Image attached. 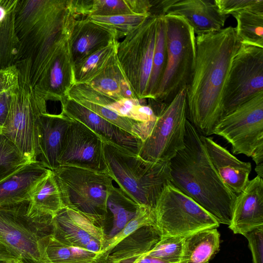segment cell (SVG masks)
<instances>
[{
  "instance_id": "6da1fadb",
  "label": "cell",
  "mask_w": 263,
  "mask_h": 263,
  "mask_svg": "<svg viewBox=\"0 0 263 263\" xmlns=\"http://www.w3.org/2000/svg\"><path fill=\"white\" fill-rule=\"evenodd\" d=\"M196 42L195 65L186 87L187 116L199 134L208 137L221 118L226 82L241 43L232 26L197 35Z\"/></svg>"
},
{
  "instance_id": "7a4b0ae2",
  "label": "cell",
  "mask_w": 263,
  "mask_h": 263,
  "mask_svg": "<svg viewBox=\"0 0 263 263\" xmlns=\"http://www.w3.org/2000/svg\"><path fill=\"white\" fill-rule=\"evenodd\" d=\"M76 19L68 0L17 1L15 27L20 49L16 62L29 68L32 87L68 40Z\"/></svg>"
},
{
  "instance_id": "3957f363",
  "label": "cell",
  "mask_w": 263,
  "mask_h": 263,
  "mask_svg": "<svg viewBox=\"0 0 263 263\" xmlns=\"http://www.w3.org/2000/svg\"><path fill=\"white\" fill-rule=\"evenodd\" d=\"M170 183L219 224L231 222L237 195L222 181L208 156L201 134L188 119L184 146L170 161Z\"/></svg>"
},
{
  "instance_id": "277c9868",
  "label": "cell",
  "mask_w": 263,
  "mask_h": 263,
  "mask_svg": "<svg viewBox=\"0 0 263 263\" xmlns=\"http://www.w3.org/2000/svg\"><path fill=\"white\" fill-rule=\"evenodd\" d=\"M103 144L107 172L119 187L138 204L154 208L170 182V161H146L109 142Z\"/></svg>"
},
{
  "instance_id": "5b68a950",
  "label": "cell",
  "mask_w": 263,
  "mask_h": 263,
  "mask_svg": "<svg viewBox=\"0 0 263 263\" xmlns=\"http://www.w3.org/2000/svg\"><path fill=\"white\" fill-rule=\"evenodd\" d=\"M18 71V84L12 92L9 113L1 133L29 161L38 160L39 120L47 111L46 101L31 85L29 71L23 62L14 64Z\"/></svg>"
},
{
  "instance_id": "8992f818",
  "label": "cell",
  "mask_w": 263,
  "mask_h": 263,
  "mask_svg": "<svg viewBox=\"0 0 263 263\" xmlns=\"http://www.w3.org/2000/svg\"><path fill=\"white\" fill-rule=\"evenodd\" d=\"M164 18L167 60L154 100L167 105L191 81L195 65L196 42L193 28L183 16L165 14Z\"/></svg>"
},
{
  "instance_id": "52a82bcc",
  "label": "cell",
  "mask_w": 263,
  "mask_h": 263,
  "mask_svg": "<svg viewBox=\"0 0 263 263\" xmlns=\"http://www.w3.org/2000/svg\"><path fill=\"white\" fill-rule=\"evenodd\" d=\"M52 171L64 208L105 220L107 198L114 187L108 172L71 166Z\"/></svg>"
},
{
  "instance_id": "ba28073f",
  "label": "cell",
  "mask_w": 263,
  "mask_h": 263,
  "mask_svg": "<svg viewBox=\"0 0 263 263\" xmlns=\"http://www.w3.org/2000/svg\"><path fill=\"white\" fill-rule=\"evenodd\" d=\"M153 210L154 228L161 237H185L220 225L196 201L170 182L162 190Z\"/></svg>"
},
{
  "instance_id": "9c48e42d",
  "label": "cell",
  "mask_w": 263,
  "mask_h": 263,
  "mask_svg": "<svg viewBox=\"0 0 263 263\" xmlns=\"http://www.w3.org/2000/svg\"><path fill=\"white\" fill-rule=\"evenodd\" d=\"M53 217L30 209V199L0 206L2 242L21 257L40 259V239L52 231Z\"/></svg>"
},
{
  "instance_id": "30bf717a",
  "label": "cell",
  "mask_w": 263,
  "mask_h": 263,
  "mask_svg": "<svg viewBox=\"0 0 263 263\" xmlns=\"http://www.w3.org/2000/svg\"><path fill=\"white\" fill-rule=\"evenodd\" d=\"M158 15L151 14L145 21L118 43L116 57L138 100L147 99L157 35Z\"/></svg>"
},
{
  "instance_id": "8fae6325",
  "label": "cell",
  "mask_w": 263,
  "mask_h": 263,
  "mask_svg": "<svg viewBox=\"0 0 263 263\" xmlns=\"http://www.w3.org/2000/svg\"><path fill=\"white\" fill-rule=\"evenodd\" d=\"M187 119L186 88L182 89L158 115L138 155L151 162H168L184 146Z\"/></svg>"
},
{
  "instance_id": "7c38bea8",
  "label": "cell",
  "mask_w": 263,
  "mask_h": 263,
  "mask_svg": "<svg viewBox=\"0 0 263 263\" xmlns=\"http://www.w3.org/2000/svg\"><path fill=\"white\" fill-rule=\"evenodd\" d=\"M262 92L263 48L241 44L226 82L221 118Z\"/></svg>"
},
{
  "instance_id": "4fadbf2b",
  "label": "cell",
  "mask_w": 263,
  "mask_h": 263,
  "mask_svg": "<svg viewBox=\"0 0 263 263\" xmlns=\"http://www.w3.org/2000/svg\"><path fill=\"white\" fill-rule=\"evenodd\" d=\"M213 134L226 140L234 154L251 157L263 146V92L222 118Z\"/></svg>"
},
{
  "instance_id": "5bb4252c",
  "label": "cell",
  "mask_w": 263,
  "mask_h": 263,
  "mask_svg": "<svg viewBox=\"0 0 263 263\" xmlns=\"http://www.w3.org/2000/svg\"><path fill=\"white\" fill-rule=\"evenodd\" d=\"M71 120L58 160L59 166L107 172L102 138L84 124Z\"/></svg>"
},
{
  "instance_id": "9a60e30c",
  "label": "cell",
  "mask_w": 263,
  "mask_h": 263,
  "mask_svg": "<svg viewBox=\"0 0 263 263\" xmlns=\"http://www.w3.org/2000/svg\"><path fill=\"white\" fill-rule=\"evenodd\" d=\"M104 221L65 208L53 217L51 232L73 246L100 253L108 239Z\"/></svg>"
},
{
  "instance_id": "2e32d148",
  "label": "cell",
  "mask_w": 263,
  "mask_h": 263,
  "mask_svg": "<svg viewBox=\"0 0 263 263\" xmlns=\"http://www.w3.org/2000/svg\"><path fill=\"white\" fill-rule=\"evenodd\" d=\"M151 12L155 15L176 14L183 16L197 35L219 31L228 15L220 12L214 1H153Z\"/></svg>"
},
{
  "instance_id": "e0dca14e",
  "label": "cell",
  "mask_w": 263,
  "mask_h": 263,
  "mask_svg": "<svg viewBox=\"0 0 263 263\" xmlns=\"http://www.w3.org/2000/svg\"><path fill=\"white\" fill-rule=\"evenodd\" d=\"M62 113L79 121L103 140L138 155L142 141L137 136L109 122L68 96L61 101Z\"/></svg>"
},
{
  "instance_id": "ac0fdd59",
  "label": "cell",
  "mask_w": 263,
  "mask_h": 263,
  "mask_svg": "<svg viewBox=\"0 0 263 263\" xmlns=\"http://www.w3.org/2000/svg\"><path fill=\"white\" fill-rule=\"evenodd\" d=\"M74 84L67 40L58 49L33 87L45 100L61 101Z\"/></svg>"
},
{
  "instance_id": "d6986e66",
  "label": "cell",
  "mask_w": 263,
  "mask_h": 263,
  "mask_svg": "<svg viewBox=\"0 0 263 263\" xmlns=\"http://www.w3.org/2000/svg\"><path fill=\"white\" fill-rule=\"evenodd\" d=\"M263 226V179L257 176L249 180L237 195L229 228L235 234L244 235Z\"/></svg>"
},
{
  "instance_id": "ffe728a7",
  "label": "cell",
  "mask_w": 263,
  "mask_h": 263,
  "mask_svg": "<svg viewBox=\"0 0 263 263\" xmlns=\"http://www.w3.org/2000/svg\"><path fill=\"white\" fill-rule=\"evenodd\" d=\"M117 40L115 32L91 21L88 17L76 19L67 40L73 67L89 55Z\"/></svg>"
},
{
  "instance_id": "44dd1931",
  "label": "cell",
  "mask_w": 263,
  "mask_h": 263,
  "mask_svg": "<svg viewBox=\"0 0 263 263\" xmlns=\"http://www.w3.org/2000/svg\"><path fill=\"white\" fill-rule=\"evenodd\" d=\"M208 156L224 184L236 195L247 185L251 164L241 161L212 138L201 135Z\"/></svg>"
},
{
  "instance_id": "7402d4cb",
  "label": "cell",
  "mask_w": 263,
  "mask_h": 263,
  "mask_svg": "<svg viewBox=\"0 0 263 263\" xmlns=\"http://www.w3.org/2000/svg\"><path fill=\"white\" fill-rule=\"evenodd\" d=\"M72 120L62 112L42 114L39 120L40 161L47 168L53 171L59 166L60 156L66 132Z\"/></svg>"
},
{
  "instance_id": "603a6c76",
  "label": "cell",
  "mask_w": 263,
  "mask_h": 263,
  "mask_svg": "<svg viewBox=\"0 0 263 263\" xmlns=\"http://www.w3.org/2000/svg\"><path fill=\"white\" fill-rule=\"evenodd\" d=\"M44 263H110L108 257L73 246L52 232L38 242Z\"/></svg>"
},
{
  "instance_id": "cb8c5ba5",
  "label": "cell",
  "mask_w": 263,
  "mask_h": 263,
  "mask_svg": "<svg viewBox=\"0 0 263 263\" xmlns=\"http://www.w3.org/2000/svg\"><path fill=\"white\" fill-rule=\"evenodd\" d=\"M50 171L39 160L27 163L0 183V206L30 200L36 185Z\"/></svg>"
},
{
  "instance_id": "d4e9b609",
  "label": "cell",
  "mask_w": 263,
  "mask_h": 263,
  "mask_svg": "<svg viewBox=\"0 0 263 263\" xmlns=\"http://www.w3.org/2000/svg\"><path fill=\"white\" fill-rule=\"evenodd\" d=\"M70 8L77 17L151 14L149 0H70Z\"/></svg>"
},
{
  "instance_id": "484cf974",
  "label": "cell",
  "mask_w": 263,
  "mask_h": 263,
  "mask_svg": "<svg viewBox=\"0 0 263 263\" xmlns=\"http://www.w3.org/2000/svg\"><path fill=\"white\" fill-rule=\"evenodd\" d=\"M161 236L152 226L142 227L120 241L108 255L110 263H134L145 256Z\"/></svg>"
},
{
  "instance_id": "4316f807",
  "label": "cell",
  "mask_w": 263,
  "mask_h": 263,
  "mask_svg": "<svg viewBox=\"0 0 263 263\" xmlns=\"http://www.w3.org/2000/svg\"><path fill=\"white\" fill-rule=\"evenodd\" d=\"M18 0H0V70L14 65L20 45L15 27Z\"/></svg>"
},
{
  "instance_id": "83f0119b",
  "label": "cell",
  "mask_w": 263,
  "mask_h": 263,
  "mask_svg": "<svg viewBox=\"0 0 263 263\" xmlns=\"http://www.w3.org/2000/svg\"><path fill=\"white\" fill-rule=\"evenodd\" d=\"M217 228L204 229L184 237L179 263H209L220 250Z\"/></svg>"
},
{
  "instance_id": "f1b7e54d",
  "label": "cell",
  "mask_w": 263,
  "mask_h": 263,
  "mask_svg": "<svg viewBox=\"0 0 263 263\" xmlns=\"http://www.w3.org/2000/svg\"><path fill=\"white\" fill-rule=\"evenodd\" d=\"M64 208L53 172L50 170L33 190L30 197V209L53 217Z\"/></svg>"
},
{
  "instance_id": "f546056e",
  "label": "cell",
  "mask_w": 263,
  "mask_h": 263,
  "mask_svg": "<svg viewBox=\"0 0 263 263\" xmlns=\"http://www.w3.org/2000/svg\"><path fill=\"white\" fill-rule=\"evenodd\" d=\"M118 43L115 41L73 66L74 84L88 83L108 66L116 57Z\"/></svg>"
},
{
  "instance_id": "4dcf8cb0",
  "label": "cell",
  "mask_w": 263,
  "mask_h": 263,
  "mask_svg": "<svg viewBox=\"0 0 263 263\" xmlns=\"http://www.w3.org/2000/svg\"><path fill=\"white\" fill-rule=\"evenodd\" d=\"M232 15L236 20L235 28L241 43L263 48V7Z\"/></svg>"
},
{
  "instance_id": "1f68e13d",
  "label": "cell",
  "mask_w": 263,
  "mask_h": 263,
  "mask_svg": "<svg viewBox=\"0 0 263 263\" xmlns=\"http://www.w3.org/2000/svg\"><path fill=\"white\" fill-rule=\"evenodd\" d=\"M139 205L120 187L114 186L106 204L107 212H110L113 217V226L107 235L108 239L117 235L125 227L136 215Z\"/></svg>"
},
{
  "instance_id": "d6a6232c",
  "label": "cell",
  "mask_w": 263,
  "mask_h": 263,
  "mask_svg": "<svg viewBox=\"0 0 263 263\" xmlns=\"http://www.w3.org/2000/svg\"><path fill=\"white\" fill-rule=\"evenodd\" d=\"M167 53L164 15H158L152 68L147 89V99L154 100L166 67Z\"/></svg>"
},
{
  "instance_id": "836d02e7",
  "label": "cell",
  "mask_w": 263,
  "mask_h": 263,
  "mask_svg": "<svg viewBox=\"0 0 263 263\" xmlns=\"http://www.w3.org/2000/svg\"><path fill=\"white\" fill-rule=\"evenodd\" d=\"M127 81L117 57L100 73L88 84L99 92L115 100L123 99L122 88Z\"/></svg>"
},
{
  "instance_id": "e575fe53",
  "label": "cell",
  "mask_w": 263,
  "mask_h": 263,
  "mask_svg": "<svg viewBox=\"0 0 263 263\" xmlns=\"http://www.w3.org/2000/svg\"><path fill=\"white\" fill-rule=\"evenodd\" d=\"M155 223L153 208L144 205H139L136 215L125 227L117 235L106 240L101 252V253L108 257L111 251L123 239L142 227L152 226L154 228Z\"/></svg>"
},
{
  "instance_id": "d590c367",
  "label": "cell",
  "mask_w": 263,
  "mask_h": 263,
  "mask_svg": "<svg viewBox=\"0 0 263 263\" xmlns=\"http://www.w3.org/2000/svg\"><path fill=\"white\" fill-rule=\"evenodd\" d=\"M30 162L0 132V183Z\"/></svg>"
},
{
  "instance_id": "8d00e7d4",
  "label": "cell",
  "mask_w": 263,
  "mask_h": 263,
  "mask_svg": "<svg viewBox=\"0 0 263 263\" xmlns=\"http://www.w3.org/2000/svg\"><path fill=\"white\" fill-rule=\"evenodd\" d=\"M151 14H126L108 16H91L89 19L111 30L118 40L142 24Z\"/></svg>"
},
{
  "instance_id": "74e56055",
  "label": "cell",
  "mask_w": 263,
  "mask_h": 263,
  "mask_svg": "<svg viewBox=\"0 0 263 263\" xmlns=\"http://www.w3.org/2000/svg\"><path fill=\"white\" fill-rule=\"evenodd\" d=\"M184 237H161L145 256L161 259L167 263H179L182 254Z\"/></svg>"
},
{
  "instance_id": "f35d334b",
  "label": "cell",
  "mask_w": 263,
  "mask_h": 263,
  "mask_svg": "<svg viewBox=\"0 0 263 263\" xmlns=\"http://www.w3.org/2000/svg\"><path fill=\"white\" fill-rule=\"evenodd\" d=\"M220 12L228 15L263 7V0H214Z\"/></svg>"
},
{
  "instance_id": "ab89813d",
  "label": "cell",
  "mask_w": 263,
  "mask_h": 263,
  "mask_svg": "<svg viewBox=\"0 0 263 263\" xmlns=\"http://www.w3.org/2000/svg\"><path fill=\"white\" fill-rule=\"evenodd\" d=\"M243 236L248 240L253 263H263V226L255 229Z\"/></svg>"
},
{
  "instance_id": "60d3db41",
  "label": "cell",
  "mask_w": 263,
  "mask_h": 263,
  "mask_svg": "<svg viewBox=\"0 0 263 263\" xmlns=\"http://www.w3.org/2000/svg\"><path fill=\"white\" fill-rule=\"evenodd\" d=\"M18 84V71L15 65L0 70V94L13 92Z\"/></svg>"
},
{
  "instance_id": "b9f144b4",
  "label": "cell",
  "mask_w": 263,
  "mask_h": 263,
  "mask_svg": "<svg viewBox=\"0 0 263 263\" xmlns=\"http://www.w3.org/2000/svg\"><path fill=\"white\" fill-rule=\"evenodd\" d=\"M12 92L0 94V132L4 126L9 113Z\"/></svg>"
},
{
  "instance_id": "7bdbcfd3",
  "label": "cell",
  "mask_w": 263,
  "mask_h": 263,
  "mask_svg": "<svg viewBox=\"0 0 263 263\" xmlns=\"http://www.w3.org/2000/svg\"><path fill=\"white\" fill-rule=\"evenodd\" d=\"M253 160L256 163L255 170L259 176L263 177V146L257 148L251 156Z\"/></svg>"
},
{
  "instance_id": "ee69618b",
  "label": "cell",
  "mask_w": 263,
  "mask_h": 263,
  "mask_svg": "<svg viewBox=\"0 0 263 263\" xmlns=\"http://www.w3.org/2000/svg\"><path fill=\"white\" fill-rule=\"evenodd\" d=\"M20 257L12 249L0 242V260L9 261Z\"/></svg>"
},
{
  "instance_id": "f6af8a7d",
  "label": "cell",
  "mask_w": 263,
  "mask_h": 263,
  "mask_svg": "<svg viewBox=\"0 0 263 263\" xmlns=\"http://www.w3.org/2000/svg\"><path fill=\"white\" fill-rule=\"evenodd\" d=\"M134 263H167L161 259L152 257L149 256H145Z\"/></svg>"
},
{
  "instance_id": "bcb514c9",
  "label": "cell",
  "mask_w": 263,
  "mask_h": 263,
  "mask_svg": "<svg viewBox=\"0 0 263 263\" xmlns=\"http://www.w3.org/2000/svg\"><path fill=\"white\" fill-rule=\"evenodd\" d=\"M22 263H44L40 260H36L30 257H21Z\"/></svg>"
},
{
  "instance_id": "7dc6e473",
  "label": "cell",
  "mask_w": 263,
  "mask_h": 263,
  "mask_svg": "<svg viewBox=\"0 0 263 263\" xmlns=\"http://www.w3.org/2000/svg\"><path fill=\"white\" fill-rule=\"evenodd\" d=\"M8 263H22V262L20 258H19L10 260L8 261Z\"/></svg>"
},
{
  "instance_id": "c3c4849f",
  "label": "cell",
  "mask_w": 263,
  "mask_h": 263,
  "mask_svg": "<svg viewBox=\"0 0 263 263\" xmlns=\"http://www.w3.org/2000/svg\"><path fill=\"white\" fill-rule=\"evenodd\" d=\"M8 261H5V260H0V263H8Z\"/></svg>"
},
{
  "instance_id": "681fc988",
  "label": "cell",
  "mask_w": 263,
  "mask_h": 263,
  "mask_svg": "<svg viewBox=\"0 0 263 263\" xmlns=\"http://www.w3.org/2000/svg\"><path fill=\"white\" fill-rule=\"evenodd\" d=\"M0 242H1V243H2V239H1V236H0Z\"/></svg>"
}]
</instances>
